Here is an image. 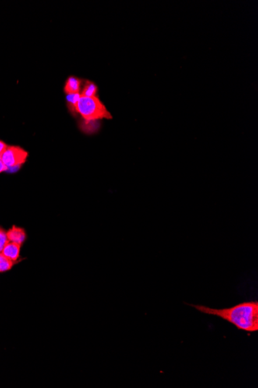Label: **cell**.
Returning a JSON list of instances; mask_svg holds the SVG:
<instances>
[{"instance_id":"1","label":"cell","mask_w":258,"mask_h":388,"mask_svg":"<svg viewBox=\"0 0 258 388\" xmlns=\"http://www.w3.org/2000/svg\"><path fill=\"white\" fill-rule=\"evenodd\" d=\"M197 311L206 315H213L232 324L239 330L247 333H256L258 331V301H247L239 303L231 308H209L200 305H190Z\"/></svg>"},{"instance_id":"2","label":"cell","mask_w":258,"mask_h":388,"mask_svg":"<svg viewBox=\"0 0 258 388\" xmlns=\"http://www.w3.org/2000/svg\"><path fill=\"white\" fill-rule=\"evenodd\" d=\"M77 114L82 117L86 124L101 121L103 119H112V116L97 96L81 97L77 107Z\"/></svg>"},{"instance_id":"3","label":"cell","mask_w":258,"mask_h":388,"mask_svg":"<svg viewBox=\"0 0 258 388\" xmlns=\"http://www.w3.org/2000/svg\"><path fill=\"white\" fill-rule=\"evenodd\" d=\"M28 155V152L20 146H8L1 156V159L8 169L14 168L25 164Z\"/></svg>"},{"instance_id":"4","label":"cell","mask_w":258,"mask_h":388,"mask_svg":"<svg viewBox=\"0 0 258 388\" xmlns=\"http://www.w3.org/2000/svg\"><path fill=\"white\" fill-rule=\"evenodd\" d=\"M6 236L9 241L20 245L23 244L26 237L25 230L16 226H12V228L6 232Z\"/></svg>"},{"instance_id":"5","label":"cell","mask_w":258,"mask_h":388,"mask_svg":"<svg viewBox=\"0 0 258 388\" xmlns=\"http://www.w3.org/2000/svg\"><path fill=\"white\" fill-rule=\"evenodd\" d=\"M20 244L9 241L8 244L5 246V248H3L1 254L13 262H16L19 259V255H20Z\"/></svg>"},{"instance_id":"6","label":"cell","mask_w":258,"mask_h":388,"mask_svg":"<svg viewBox=\"0 0 258 388\" xmlns=\"http://www.w3.org/2000/svg\"><path fill=\"white\" fill-rule=\"evenodd\" d=\"M82 81L77 77L71 76L67 79L64 86V92L66 94L80 93Z\"/></svg>"},{"instance_id":"7","label":"cell","mask_w":258,"mask_h":388,"mask_svg":"<svg viewBox=\"0 0 258 388\" xmlns=\"http://www.w3.org/2000/svg\"><path fill=\"white\" fill-rule=\"evenodd\" d=\"M97 87L94 82L86 81L83 89L81 90L80 94L82 97H94L97 96Z\"/></svg>"},{"instance_id":"8","label":"cell","mask_w":258,"mask_h":388,"mask_svg":"<svg viewBox=\"0 0 258 388\" xmlns=\"http://www.w3.org/2000/svg\"><path fill=\"white\" fill-rule=\"evenodd\" d=\"M80 93H71L67 94L66 100L68 103V109L72 114H77V107H78V102L80 100Z\"/></svg>"},{"instance_id":"9","label":"cell","mask_w":258,"mask_h":388,"mask_svg":"<svg viewBox=\"0 0 258 388\" xmlns=\"http://www.w3.org/2000/svg\"><path fill=\"white\" fill-rule=\"evenodd\" d=\"M13 264V261L7 258L6 257L4 256L2 254L0 253V273L10 270Z\"/></svg>"},{"instance_id":"10","label":"cell","mask_w":258,"mask_h":388,"mask_svg":"<svg viewBox=\"0 0 258 388\" xmlns=\"http://www.w3.org/2000/svg\"><path fill=\"white\" fill-rule=\"evenodd\" d=\"M9 242L7 238L6 233L2 229L0 228V253H2V250Z\"/></svg>"},{"instance_id":"11","label":"cell","mask_w":258,"mask_h":388,"mask_svg":"<svg viewBox=\"0 0 258 388\" xmlns=\"http://www.w3.org/2000/svg\"><path fill=\"white\" fill-rule=\"evenodd\" d=\"M7 146H8V145H7L5 142H3V141L2 140H0V157H1L2 153H4V151H5Z\"/></svg>"},{"instance_id":"12","label":"cell","mask_w":258,"mask_h":388,"mask_svg":"<svg viewBox=\"0 0 258 388\" xmlns=\"http://www.w3.org/2000/svg\"><path fill=\"white\" fill-rule=\"evenodd\" d=\"M7 170H8V167L4 164L2 159L0 157V173L3 172V171H7Z\"/></svg>"}]
</instances>
